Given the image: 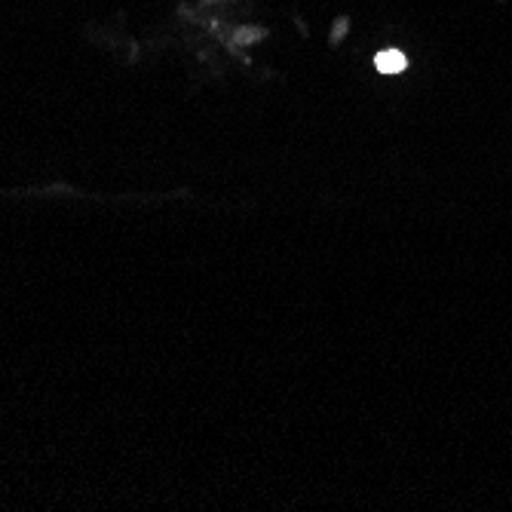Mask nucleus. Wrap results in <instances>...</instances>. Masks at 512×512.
Wrapping results in <instances>:
<instances>
[{
	"label": "nucleus",
	"instance_id": "obj_1",
	"mask_svg": "<svg viewBox=\"0 0 512 512\" xmlns=\"http://www.w3.org/2000/svg\"><path fill=\"white\" fill-rule=\"evenodd\" d=\"M375 65L381 74H399V71H405V56L399 50H387L375 59Z\"/></svg>",
	"mask_w": 512,
	"mask_h": 512
}]
</instances>
